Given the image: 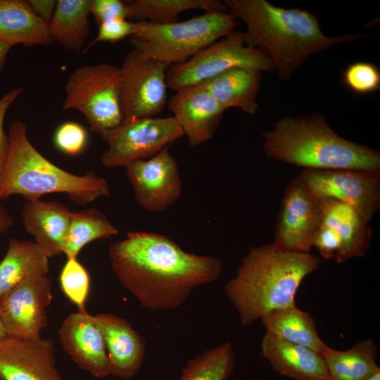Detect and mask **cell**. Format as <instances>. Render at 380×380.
Returning <instances> with one entry per match:
<instances>
[{"mask_svg": "<svg viewBox=\"0 0 380 380\" xmlns=\"http://www.w3.org/2000/svg\"><path fill=\"white\" fill-rule=\"evenodd\" d=\"M108 256L122 287L153 310L180 307L195 288L214 282L222 271L219 258L186 252L153 232H128L110 244Z\"/></svg>", "mask_w": 380, "mask_h": 380, "instance_id": "obj_1", "label": "cell"}, {"mask_svg": "<svg viewBox=\"0 0 380 380\" xmlns=\"http://www.w3.org/2000/svg\"><path fill=\"white\" fill-rule=\"evenodd\" d=\"M227 12L246 25L247 46L265 55L277 77L290 80L312 55L365 34L327 36L316 15L298 8H284L267 0H224Z\"/></svg>", "mask_w": 380, "mask_h": 380, "instance_id": "obj_2", "label": "cell"}, {"mask_svg": "<svg viewBox=\"0 0 380 380\" xmlns=\"http://www.w3.org/2000/svg\"><path fill=\"white\" fill-rule=\"evenodd\" d=\"M321 263L311 253L286 251L273 243L252 247L224 287L241 325L248 327L272 310L296 305L301 282Z\"/></svg>", "mask_w": 380, "mask_h": 380, "instance_id": "obj_3", "label": "cell"}, {"mask_svg": "<svg viewBox=\"0 0 380 380\" xmlns=\"http://www.w3.org/2000/svg\"><path fill=\"white\" fill-rule=\"evenodd\" d=\"M262 136L271 159L304 169L380 172V153L339 136L320 113L285 117Z\"/></svg>", "mask_w": 380, "mask_h": 380, "instance_id": "obj_4", "label": "cell"}, {"mask_svg": "<svg viewBox=\"0 0 380 380\" xmlns=\"http://www.w3.org/2000/svg\"><path fill=\"white\" fill-rule=\"evenodd\" d=\"M9 148L0 175V199L20 195L27 201L50 193H65L76 204L86 205L110 196L106 179L90 172L79 176L56 166L33 146L27 127L20 120L11 122Z\"/></svg>", "mask_w": 380, "mask_h": 380, "instance_id": "obj_5", "label": "cell"}, {"mask_svg": "<svg viewBox=\"0 0 380 380\" xmlns=\"http://www.w3.org/2000/svg\"><path fill=\"white\" fill-rule=\"evenodd\" d=\"M239 24L228 12L210 11L182 22L135 21L130 37L134 49L169 65L182 63L201 49L223 38Z\"/></svg>", "mask_w": 380, "mask_h": 380, "instance_id": "obj_6", "label": "cell"}, {"mask_svg": "<svg viewBox=\"0 0 380 380\" xmlns=\"http://www.w3.org/2000/svg\"><path fill=\"white\" fill-rule=\"evenodd\" d=\"M120 82V68L111 63L81 65L68 78L63 108L80 112L94 133L115 128L123 120Z\"/></svg>", "mask_w": 380, "mask_h": 380, "instance_id": "obj_7", "label": "cell"}, {"mask_svg": "<svg viewBox=\"0 0 380 380\" xmlns=\"http://www.w3.org/2000/svg\"><path fill=\"white\" fill-rule=\"evenodd\" d=\"M234 68L274 72L272 63L265 55L246 44L243 32L234 30L184 63L169 65L167 87L176 91L199 84Z\"/></svg>", "mask_w": 380, "mask_h": 380, "instance_id": "obj_8", "label": "cell"}, {"mask_svg": "<svg viewBox=\"0 0 380 380\" xmlns=\"http://www.w3.org/2000/svg\"><path fill=\"white\" fill-rule=\"evenodd\" d=\"M108 148L101 157L105 167H126L150 158L182 138L183 131L172 116L122 120L116 127L101 134Z\"/></svg>", "mask_w": 380, "mask_h": 380, "instance_id": "obj_9", "label": "cell"}, {"mask_svg": "<svg viewBox=\"0 0 380 380\" xmlns=\"http://www.w3.org/2000/svg\"><path fill=\"white\" fill-rule=\"evenodd\" d=\"M168 66L134 49L125 55L119 67L123 120L151 118L163 111L167 101Z\"/></svg>", "mask_w": 380, "mask_h": 380, "instance_id": "obj_10", "label": "cell"}, {"mask_svg": "<svg viewBox=\"0 0 380 380\" xmlns=\"http://www.w3.org/2000/svg\"><path fill=\"white\" fill-rule=\"evenodd\" d=\"M322 223L321 199L298 175L284 191L273 243L286 251L310 253L315 236Z\"/></svg>", "mask_w": 380, "mask_h": 380, "instance_id": "obj_11", "label": "cell"}, {"mask_svg": "<svg viewBox=\"0 0 380 380\" xmlns=\"http://www.w3.org/2000/svg\"><path fill=\"white\" fill-rule=\"evenodd\" d=\"M320 199L347 203L370 221L380 208V172L304 169L299 175Z\"/></svg>", "mask_w": 380, "mask_h": 380, "instance_id": "obj_12", "label": "cell"}, {"mask_svg": "<svg viewBox=\"0 0 380 380\" xmlns=\"http://www.w3.org/2000/svg\"><path fill=\"white\" fill-rule=\"evenodd\" d=\"M52 300L47 274L32 277L0 298V314L7 336L37 339L47 324L46 308Z\"/></svg>", "mask_w": 380, "mask_h": 380, "instance_id": "obj_13", "label": "cell"}, {"mask_svg": "<svg viewBox=\"0 0 380 380\" xmlns=\"http://www.w3.org/2000/svg\"><path fill=\"white\" fill-rule=\"evenodd\" d=\"M125 167L135 198L144 210L164 212L180 197L182 182L179 167L167 148Z\"/></svg>", "mask_w": 380, "mask_h": 380, "instance_id": "obj_14", "label": "cell"}, {"mask_svg": "<svg viewBox=\"0 0 380 380\" xmlns=\"http://www.w3.org/2000/svg\"><path fill=\"white\" fill-rule=\"evenodd\" d=\"M0 380H63L50 338L0 340Z\"/></svg>", "mask_w": 380, "mask_h": 380, "instance_id": "obj_15", "label": "cell"}, {"mask_svg": "<svg viewBox=\"0 0 380 380\" xmlns=\"http://www.w3.org/2000/svg\"><path fill=\"white\" fill-rule=\"evenodd\" d=\"M58 335L63 350L80 369L96 379L110 376L105 342L94 315L86 310L71 312Z\"/></svg>", "mask_w": 380, "mask_h": 380, "instance_id": "obj_16", "label": "cell"}, {"mask_svg": "<svg viewBox=\"0 0 380 380\" xmlns=\"http://www.w3.org/2000/svg\"><path fill=\"white\" fill-rule=\"evenodd\" d=\"M168 108L191 147L214 137L224 112L210 92L200 84L176 91L168 101Z\"/></svg>", "mask_w": 380, "mask_h": 380, "instance_id": "obj_17", "label": "cell"}, {"mask_svg": "<svg viewBox=\"0 0 380 380\" xmlns=\"http://www.w3.org/2000/svg\"><path fill=\"white\" fill-rule=\"evenodd\" d=\"M94 318L105 342L110 375L122 379L132 378L144 360V338L125 319L116 315L99 313Z\"/></svg>", "mask_w": 380, "mask_h": 380, "instance_id": "obj_18", "label": "cell"}, {"mask_svg": "<svg viewBox=\"0 0 380 380\" xmlns=\"http://www.w3.org/2000/svg\"><path fill=\"white\" fill-rule=\"evenodd\" d=\"M260 347L262 355L281 376L295 380H330L323 356L311 348L268 332L263 336Z\"/></svg>", "mask_w": 380, "mask_h": 380, "instance_id": "obj_19", "label": "cell"}, {"mask_svg": "<svg viewBox=\"0 0 380 380\" xmlns=\"http://www.w3.org/2000/svg\"><path fill=\"white\" fill-rule=\"evenodd\" d=\"M323 224L332 228L341 240L335 260L342 263L362 257L369 248L372 230L369 222L351 205L329 198L321 199Z\"/></svg>", "mask_w": 380, "mask_h": 380, "instance_id": "obj_20", "label": "cell"}, {"mask_svg": "<svg viewBox=\"0 0 380 380\" xmlns=\"http://www.w3.org/2000/svg\"><path fill=\"white\" fill-rule=\"evenodd\" d=\"M71 211L56 201H28L23 206L24 226L49 258L63 253Z\"/></svg>", "mask_w": 380, "mask_h": 380, "instance_id": "obj_21", "label": "cell"}, {"mask_svg": "<svg viewBox=\"0 0 380 380\" xmlns=\"http://www.w3.org/2000/svg\"><path fill=\"white\" fill-rule=\"evenodd\" d=\"M261 72L246 68H234L199 84L206 89L226 110L239 108L253 115L259 109L257 101Z\"/></svg>", "mask_w": 380, "mask_h": 380, "instance_id": "obj_22", "label": "cell"}, {"mask_svg": "<svg viewBox=\"0 0 380 380\" xmlns=\"http://www.w3.org/2000/svg\"><path fill=\"white\" fill-rule=\"evenodd\" d=\"M0 41L11 47L49 46L54 42L49 25L23 0H0Z\"/></svg>", "mask_w": 380, "mask_h": 380, "instance_id": "obj_23", "label": "cell"}, {"mask_svg": "<svg viewBox=\"0 0 380 380\" xmlns=\"http://www.w3.org/2000/svg\"><path fill=\"white\" fill-rule=\"evenodd\" d=\"M49 258L36 242L11 239L0 262V298L29 278L47 274Z\"/></svg>", "mask_w": 380, "mask_h": 380, "instance_id": "obj_24", "label": "cell"}, {"mask_svg": "<svg viewBox=\"0 0 380 380\" xmlns=\"http://www.w3.org/2000/svg\"><path fill=\"white\" fill-rule=\"evenodd\" d=\"M260 319L266 332L284 341L308 347L320 354L328 346L318 335L315 319L296 305L272 310Z\"/></svg>", "mask_w": 380, "mask_h": 380, "instance_id": "obj_25", "label": "cell"}, {"mask_svg": "<svg viewBox=\"0 0 380 380\" xmlns=\"http://www.w3.org/2000/svg\"><path fill=\"white\" fill-rule=\"evenodd\" d=\"M91 0H59L49 29L53 42L68 51H82L91 32Z\"/></svg>", "mask_w": 380, "mask_h": 380, "instance_id": "obj_26", "label": "cell"}, {"mask_svg": "<svg viewBox=\"0 0 380 380\" xmlns=\"http://www.w3.org/2000/svg\"><path fill=\"white\" fill-rule=\"evenodd\" d=\"M377 347L372 338H365L346 350L329 346L322 351L330 380H366L380 369L376 364Z\"/></svg>", "mask_w": 380, "mask_h": 380, "instance_id": "obj_27", "label": "cell"}, {"mask_svg": "<svg viewBox=\"0 0 380 380\" xmlns=\"http://www.w3.org/2000/svg\"><path fill=\"white\" fill-rule=\"evenodd\" d=\"M118 229L106 216L95 208L71 212L64 239L63 253L68 259L77 258L87 243L117 235Z\"/></svg>", "mask_w": 380, "mask_h": 380, "instance_id": "obj_28", "label": "cell"}, {"mask_svg": "<svg viewBox=\"0 0 380 380\" xmlns=\"http://www.w3.org/2000/svg\"><path fill=\"white\" fill-rule=\"evenodd\" d=\"M127 4L128 18L154 23L176 22L179 14L189 10L227 12L224 4L216 0H137Z\"/></svg>", "mask_w": 380, "mask_h": 380, "instance_id": "obj_29", "label": "cell"}, {"mask_svg": "<svg viewBox=\"0 0 380 380\" xmlns=\"http://www.w3.org/2000/svg\"><path fill=\"white\" fill-rule=\"evenodd\" d=\"M234 362L232 345L224 343L188 360L179 380H227Z\"/></svg>", "mask_w": 380, "mask_h": 380, "instance_id": "obj_30", "label": "cell"}, {"mask_svg": "<svg viewBox=\"0 0 380 380\" xmlns=\"http://www.w3.org/2000/svg\"><path fill=\"white\" fill-rule=\"evenodd\" d=\"M60 284L65 296L78 308L85 310L84 303L89 291V276L77 258H69L60 274Z\"/></svg>", "mask_w": 380, "mask_h": 380, "instance_id": "obj_31", "label": "cell"}, {"mask_svg": "<svg viewBox=\"0 0 380 380\" xmlns=\"http://www.w3.org/2000/svg\"><path fill=\"white\" fill-rule=\"evenodd\" d=\"M344 84L357 94H367L380 87V72L378 68L367 62L349 65L343 72Z\"/></svg>", "mask_w": 380, "mask_h": 380, "instance_id": "obj_32", "label": "cell"}, {"mask_svg": "<svg viewBox=\"0 0 380 380\" xmlns=\"http://www.w3.org/2000/svg\"><path fill=\"white\" fill-rule=\"evenodd\" d=\"M87 141L85 129L75 122H66L61 125L56 131L54 143L63 153L76 156L84 148Z\"/></svg>", "mask_w": 380, "mask_h": 380, "instance_id": "obj_33", "label": "cell"}, {"mask_svg": "<svg viewBox=\"0 0 380 380\" xmlns=\"http://www.w3.org/2000/svg\"><path fill=\"white\" fill-rule=\"evenodd\" d=\"M99 26L96 37L82 51L84 53L91 46L101 42L115 43L133 35L135 31V22L127 19H114L101 23Z\"/></svg>", "mask_w": 380, "mask_h": 380, "instance_id": "obj_34", "label": "cell"}, {"mask_svg": "<svg viewBox=\"0 0 380 380\" xmlns=\"http://www.w3.org/2000/svg\"><path fill=\"white\" fill-rule=\"evenodd\" d=\"M91 14L99 25L114 19H127L129 10L127 4L120 0H91Z\"/></svg>", "mask_w": 380, "mask_h": 380, "instance_id": "obj_35", "label": "cell"}, {"mask_svg": "<svg viewBox=\"0 0 380 380\" xmlns=\"http://www.w3.org/2000/svg\"><path fill=\"white\" fill-rule=\"evenodd\" d=\"M312 246L317 248L322 258L335 260L341 247V240L332 228L322 224L315 236Z\"/></svg>", "mask_w": 380, "mask_h": 380, "instance_id": "obj_36", "label": "cell"}, {"mask_svg": "<svg viewBox=\"0 0 380 380\" xmlns=\"http://www.w3.org/2000/svg\"><path fill=\"white\" fill-rule=\"evenodd\" d=\"M24 89V87L14 89L0 98V175L4 168L9 148L8 137L4 129V118L9 107Z\"/></svg>", "mask_w": 380, "mask_h": 380, "instance_id": "obj_37", "label": "cell"}, {"mask_svg": "<svg viewBox=\"0 0 380 380\" xmlns=\"http://www.w3.org/2000/svg\"><path fill=\"white\" fill-rule=\"evenodd\" d=\"M56 1L55 0H27L31 10L48 25L53 15Z\"/></svg>", "mask_w": 380, "mask_h": 380, "instance_id": "obj_38", "label": "cell"}, {"mask_svg": "<svg viewBox=\"0 0 380 380\" xmlns=\"http://www.w3.org/2000/svg\"><path fill=\"white\" fill-rule=\"evenodd\" d=\"M13 224V220L11 217L0 205V234L6 232Z\"/></svg>", "mask_w": 380, "mask_h": 380, "instance_id": "obj_39", "label": "cell"}, {"mask_svg": "<svg viewBox=\"0 0 380 380\" xmlns=\"http://www.w3.org/2000/svg\"><path fill=\"white\" fill-rule=\"evenodd\" d=\"M11 48V46L0 41V72L4 69L6 56Z\"/></svg>", "mask_w": 380, "mask_h": 380, "instance_id": "obj_40", "label": "cell"}, {"mask_svg": "<svg viewBox=\"0 0 380 380\" xmlns=\"http://www.w3.org/2000/svg\"><path fill=\"white\" fill-rule=\"evenodd\" d=\"M6 336H8L6 330L0 314V340L3 339Z\"/></svg>", "mask_w": 380, "mask_h": 380, "instance_id": "obj_41", "label": "cell"}, {"mask_svg": "<svg viewBox=\"0 0 380 380\" xmlns=\"http://www.w3.org/2000/svg\"><path fill=\"white\" fill-rule=\"evenodd\" d=\"M366 380H380V369L376 371L375 373L368 377Z\"/></svg>", "mask_w": 380, "mask_h": 380, "instance_id": "obj_42", "label": "cell"}]
</instances>
